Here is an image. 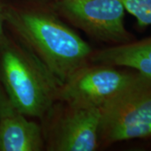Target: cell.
I'll return each mask as SVG.
<instances>
[{"label": "cell", "instance_id": "7", "mask_svg": "<svg viewBox=\"0 0 151 151\" xmlns=\"http://www.w3.org/2000/svg\"><path fill=\"white\" fill-rule=\"evenodd\" d=\"M28 118L3 89L0 95V151L45 150L42 127Z\"/></svg>", "mask_w": 151, "mask_h": 151}, {"label": "cell", "instance_id": "8", "mask_svg": "<svg viewBox=\"0 0 151 151\" xmlns=\"http://www.w3.org/2000/svg\"><path fill=\"white\" fill-rule=\"evenodd\" d=\"M90 62L130 68L151 79V36L92 50Z\"/></svg>", "mask_w": 151, "mask_h": 151}, {"label": "cell", "instance_id": "1", "mask_svg": "<svg viewBox=\"0 0 151 151\" xmlns=\"http://www.w3.org/2000/svg\"><path fill=\"white\" fill-rule=\"evenodd\" d=\"M5 29L62 83L90 62L93 50L63 20L54 1L12 0Z\"/></svg>", "mask_w": 151, "mask_h": 151}, {"label": "cell", "instance_id": "5", "mask_svg": "<svg viewBox=\"0 0 151 151\" xmlns=\"http://www.w3.org/2000/svg\"><path fill=\"white\" fill-rule=\"evenodd\" d=\"M59 14L92 39L113 45L133 40L124 24L122 0H56Z\"/></svg>", "mask_w": 151, "mask_h": 151}, {"label": "cell", "instance_id": "12", "mask_svg": "<svg viewBox=\"0 0 151 151\" xmlns=\"http://www.w3.org/2000/svg\"><path fill=\"white\" fill-rule=\"evenodd\" d=\"M50 1H56V0H50Z\"/></svg>", "mask_w": 151, "mask_h": 151}, {"label": "cell", "instance_id": "6", "mask_svg": "<svg viewBox=\"0 0 151 151\" xmlns=\"http://www.w3.org/2000/svg\"><path fill=\"white\" fill-rule=\"evenodd\" d=\"M45 148L50 151H93L99 148L100 108L73 106L58 101L44 117Z\"/></svg>", "mask_w": 151, "mask_h": 151}, {"label": "cell", "instance_id": "11", "mask_svg": "<svg viewBox=\"0 0 151 151\" xmlns=\"http://www.w3.org/2000/svg\"><path fill=\"white\" fill-rule=\"evenodd\" d=\"M2 92H3V87H2V86H1V84H0V95H1V93H2Z\"/></svg>", "mask_w": 151, "mask_h": 151}, {"label": "cell", "instance_id": "10", "mask_svg": "<svg viewBox=\"0 0 151 151\" xmlns=\"http://www.w3.org/2000/svg\"><path fill=\"white\" fill-rule=\"evenodd\" d=\"M12 0H0V39L6 35L5 18Z\"/></svg>", "mask_w": 151, "mask_h": 151}, {"label": "cell", "instance_id": "9", "mask_svg": "<svg viewBox=\"0 0 151 151\" xmlns=\"http://www.w3.org/2000/svg\"><path fill=\"white\" fill-rule=\"evenodd\" d=\"M125 10L137 20L139 27L151 25V0H122Z\"/></svg>", "mask_w": 151, "mask_h": 151}, {"label": "cell", "instance_id": "2", "mask_svg": "<svg viewBox=\"0 0 151 151\" xmlns=\"http://www.w3.org/2000/svg\"><path fill=\"white\" fill-rule=\"evenodd\" d=\"M0 84L24 115L44 119L59 101L63 83L30 50L6 32L0 39Z\"/></svg>", "mask_w": 151, "mask_h": 151}, {"label": "cell", "instance_id": "3", "mask_svg": "<svg viewBox=\"0 0 151 151\" xmlns=\"http://www.w3.org/2000/svg\"><path fill=\"white\" fill-rule=\"evenodd\" d=\"M151 137V79L140 77L100 108L99 148Z\"/></svg>", "mask_w": 151, "mask_h": 151}, {"label": "cell", "instance_id": "4", "mask_svg": "<svg viewBox=\"0 0 151 151\" xmlns=\"http://www.w3.org/2000/svg\"><path fill=\"white\" fill-rule=\"evenodd\" d=\"M141 76L136 70L89 62L62 84L59 101L78 107L101 108Z\"/></svg>", "mask_w": 151, "mask_h": 151}]
</instances>
